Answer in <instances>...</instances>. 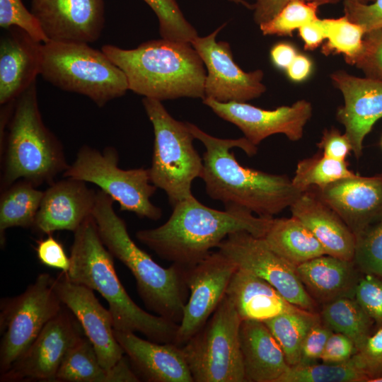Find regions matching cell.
Segmentation results:
<instances>
[{
	"label": "cell",
	"instance_id": "obj_1",
	"mask_svg": "<svg viewBox=\"0 0 382 382\" xmlns=\"http://www.w3.org/2000/svg\"><path fill=\"white\" fill-rule=\"evenodd\" d=\"M195 139L205 148L200 178L207 194L222 202L225 209H247L257 216L273 218L295 201L301 193L286 175H276L244 167L236 160L233 148L252 156L257 146L245 137L221 139L209 134L197 125L187 122Z\"/></svg>",
	"mask_w": 382,
	"mask_h": 382
},
{
	"label": "cell",
	"instance_id": "obj_2",
	"mask_svg": "<svg viewBox=\"0 0 382 382\" xmlns=\"http://www.w3.org/2000/svg\"><path fill=\"white\" fill-rule=\"evenodd\" d=\"M272 219L241 208L212 209L192 196L173 205L163 224L139 230L136 238L160 257L188 268L208 256L231 233L246 231L263 238Z\"/></svg>",
	"mask_w": 382,
	"mask_h": 382
},
{
	"label": "cell",
	"instance_id": "obj_3",
	"mask_svg": "<svg viewBox=\"0 0 382 382\" xmlns=\"http://www.w3.org/2000/svg\"><path fill=\"white\" fill-rule=\"evenodd\" d=\"M70 267L72 282L98 291L108 303L115 330L139 332L151 341L174 342L178 324L149 313L130 298L115 269L114 257L103 244L91 215L74 233Z\"/></svg>",
	"mask_w": 382,
	"mask_h": 382
},
{
	"label": "cell",
	"instance_id": "obj_4",
	"mask_svg": "<svg viewBox=\"0 0 382 382\" xmlns=\"http://www.w3.org/2000/svg\"><path fill=\"white\" fill-rule=\"evenodd\" d=\"M101 50L125 74L129 90L160 101L205 98L206 70L190 42L161 38L125 50L105 45Z\"/></svg>",
	"mask_w": 382,
	"mask_h": 382
},
{
	"label": "cell",
	"instance_id": "obj_5",
	"mask_svg": "<svg viewBox=\"0 0 382 382\" xmlns=\"http://www.w3.org/2000/svg\"><path fill=\"white\" fill-rule=\"evenodd\" d=\"M113 202L103 191L96 192L92 215L103 244L133 274L146 307L179 324L187 302V268L173 263L164 268L137 246L128 233L126 223L115 212Z\"/></svg>",
	"mask_w": 382,
	"mask_h": 382
},
{
	"label": "cell",
	"instance_id": "obj_6",
	"mask_svg": "<svg viewBox=\"0 0 382 382\" xmlns=\"http://www.w3.org/2000/svg\"><path fill=\"white\" fill-rule=\"evenodd\" d=\"M3 135L1 190L25 180L38 187L50 185L69 167L63 146L45 125L36 82L15 100Z\"/></svg>",
	"mask_w": 382,
	"mask_h": 382
},
{
	"label": "cell",
	"instance_id": "obj_7",
	"mask_svg": "<svg viewBox=\"0 0 382 382\" xmlns=\"http://www.w3.org/2000/svg\"><path fill=\"white\" fill-rule=\"evenodd\" d=\"M40 75L63 91L88 97L100 108L129 90L124 72L102 50L87 43H43Z\"/></svg>",
	"mask_w": 382,
	"mask_h": 382
},
{
	"label": "cell",
	"instance_id": "obj_8",
	"mask_svg": "<svg viewBox=\"0 0 382 382\" xmlns=\"http://www.w3.org/2000/svg\"><path fill=\"white\" fill-rule=\"evenodd\" d=\"M145 112L154 132L151 183L165 192L170 204L175 205L192 196V185L200 178L203 159L193 145L195 137L187 122L173 118L161 101L144 98Z\"/></svg>",
	"mask_w": 382,
	"mask_h": 382
},
{
	"label": "cell",
	"instance_id": "obj_9",
	"mask_svg": "<svg viewBox=\"0 0 382 382\" xmlns=\"http://www.w3.org/2000/svg\"><path fill=\"white\" fill-rule=\"evenodd\" d=\"M241 319L226 295L204 325L182 346L194 382H244Z\"/></svg>",
	"mask_w": 382,
	"mask_h": 382
},
{
	"label": "cell",
	"instance_id": "obj_10",
	"mask_svg": "<svg viewBox=\"0 0 382 382\" xmlns=\"http://www.w3.org/2000/svg\"><path fill=\"white\" fill-rule=\"evenodd\" d=\"M118 163L115 148L107 146L100 151L83 145L62 176L97 185L119 204L121 211L133 212L140 218L158 220L162 210L150 199L157 187L151 183L149 169L124 170Z\"/></svg>",
	"mask_w": 382,
	"mask_h": 382
},
{
	"label": "cell",
	"instance_id": "obj_11",
	"mask_svg": "<svg viewBox=\"0 0 382 382\" xmlns=\"http://www.w3.org/2000/svg\"><path fill=\"white\" fill-rule=\"evenodd\" d=\"M63 303L54 288V277L41 273L19 295L0 301V374L28 349Z\"/></svg>",
	"mask_w": 382,
	"mask_h": 382
},
{
	"label": "cell",
	"instance_id": "obj_12",
	"mask_svg": "<svg viewBox=\"0 0 382 382\" xmlns=\"http://www.w3.org/2000/svg\"><path fill=\"white\" fill-rule=\"evenodd\" d=\"M217 248L237 268L264 279L291 303L317 311L318 303L300 281L296 267L272 250L263 238L238 231L229 234Z\"/></svg>",
	"mask_w": 382,
	"mask_h": 382
},
{
	"label": "cell",
	"instance_id": "obj_13",
	"mask_svg": "<svg viewBox=\"0 0 382 382\" xmlns=\"http://www.w3.org/2000/svg\"><path fill=\"white\" fill-rule=\"evenodd\" d=\"M83 333L76 317L63 305L28 349L0 374V381H55L64 357Z\"/></svg>",
	"mask_w": 382,
	"mask_h": 382
},
{
	"label": "cell",
	"instance_id": "obj_14",
	"mask_svg": "<svg viewBox=\"0 0 382 382\" xmlns=\"http://www.w3.org/2000/svg\"><path fill=\"white\" fill-rule=\"evenodd\" d=\"M225 26L204 37L197 36L191 42L207 69L205 98L219 102H247L260 97L266 91L260 69L245 72L235 62L229 43L216 41Z\"/></svg>",
	"mask_w": 382,
	"mask_h": 382
},
{
	"label": "cell",
	"instance_id": "obj_15",
	"mask_svg": "<svg viewBox=\"0 0 382 382\" xmlns=\"http://www.w3.org/2000/svg\"><path fill=\"white\" fill-rule=\"evenodd\" d=\"M236 265L219 250L187 268L190 291L174 343L183 346L207 322L226 295Z\"/></svg>",
	"mask_w": 382,
	"mask_h": 382
},
{
	"label": "cell",
	"instance_id": "obj_16",
	"mask_svg": "<svg viewBox=\"0 0 382 382\" xmlns=\"http://www.w3.org/2000/svg\"><path fill=\"white\" fill-rule=\"evenodd\" d=\"M202 100L219 117L237 126L255 146L276 134H283L293 141L300 140L313 111L311 103L304 99L274 110L262 109L246 102Z\"/></svg>",
	"mask_w": 382,
	"mask_h": 382
},
{
	"label": "cell",
	"instance_id": "obj_17",
	"mask_svg": "<svg viewBox=\"0 0 382 382\" xmlns=\"http://www.w3.org/2000/svg\"><path fill=\"white\" fill-rule=\"evenodd\" d=\"M54 288L63 305L74 314L92 343L100 364L111 369L125 353L115 338L109 310L101 305L93 290L71 282L65 272L54 277Z\"/></svg>",
	"mask_w": 382,
	"mask_h": 382
},
{
	"label": "cell",
	"instance_id": "obj_18",
	"mask_svg": "<svg viewBox=\"0 0 382 382\" xmlns=\"http://www.w3.org/2000/svg\"><path fill=\"white\" fill-rule=\"evenodd\" d=\"M31 12L48 41L93 42L105 25L103 0H32Z\"/></svg>",
	"mask_w": 382,
	"mask_h": 382
},
{
	"label": "cell",
	"instance_id": "obj_19",
	"mask_svg": "<svg viewBox=\"0 0 382 382\" xmlns=\"http://www.w3.org/2000/svg\"><path fill=\"white\" fill-rule=\"evenodd\" d=\"M330 79L344 98L337 119L345 128L352 152L359 158L365 137L382 117V81L355 76L342 70L331 74Z\"/></svg>",
	"mask_w": 382,
	"mask_h": 382
},
{
	"label": "cell",
	"instance_id": "obj_20",
	"mask_svg": "<svg viewBox=\"0 0 382 382\" xmlns=\"http://www.w3.org/2000/svg\"><path fill=\"white\" fill-rule=\"evenodd\" d=\"M310 189L340 216L354 236L382 218L381 174L373 177L357 174Z\"/></svg>",
	"mask_w": 382,
	"mask_h": 382
},
{
	"label": "cell",
	"instance_id": "obj_21",
	"mask_svg": "<svg viewBox=\"0 0 382 382\" xmlns=\"http://www.w3.org/2000/svg\"><path fill=\"white\" fill-rule=\"evenodd\" d=\"M96 192L86 182L71 178L52 183L44 191L33 230L46 235L74 233L92 215Z\"/></svg>",
	"mask_w": 382,
	"mask_h": 382
},
{
	"label": "cell",
	"instance_id": "obj_22",
	"mask_svg": "<svg viewBox=\"0 0 382 382\" xmlns=\"http://www.w3.org/2000/svg\"><path fill=\"white\" fill-rule=\"evenodd\" d=\"M0 38V104L14 101L40 74L43 43L17 27Z\"/></svg>",
	"mask_w": 382,
	"mask_h": 382
},
{
	"label": "cell",
	"instance_id": "obj_23",
	"mask_svg": "<svg viewBox=\"0 0 382 382\" xmlns=\"http://www.w3.org/2000/svg\"><path fill=\"white\" fill-rule=\"evenodd\" d=\"M114 332L139 379L148 382H194L182 346L144 340L134 332Z\"/></svg>",
	"mask_w": 382,
	"mask_h": 382
},
{
	"label": "cell",
	"instance_id": "obj_24",
	"mask_svg": "<svg viewBox=\"0 0 382 382\" xmlns=\"http://www.w3.org/2000/svg\"><path fill=\"white\" fill-rule=\"evenodd\" d=\"M291 216L313 234L327 255L346 260L354 257L355 236L340 216L316 193L302 192L289 207Z\"/></svg>",
	"mask_w": 382,
	"mask_h": 382
},
{
	"label": "cell",
	"instance_id": "obj_25",
	"mask_svg": "<svg viewBox=\"0 0 382 382\" xmlns=\"http://www.w3.org/2000/svg\"><path fill=\"white\" fill-rule=\"evenodd\" d=\"M313 299L321 306L340 298H354L361 272L353 260L323 255L296 267Z\"/></svg>",
	"mask_w": 382,
	"mask_h": 382
},
{
	"label": "cell",
	"instance_id": "obj_26",
	"mask_svg": "<svg viewBox=\"0 0 382 382\" xmlns=\"http://www.w3.org/2000/svg\"><path fill=\"white\" fill-rule=\"evenodd\" d=\"M239 334L245 381L279 382L290 366L265 323L242 320Z\"/></svg>",
	"mask_w": 382,
	"mask_h": 382
},
{
	"label": "cell",
	"instance_id": "obj_27",
	"mask_svg": "<svg viewBox=\"0 0 382 382\" xmlns=\"http://www.w3.org/2000/svg\"><path fill=\"white\" fill-rule=\"evenodd\" d=\"M241 320L265 321L299 308L264 279L237 268L226 289Z\"/></svg>",
	"mask_w": 382,
	"mask_h": 382
},
{
	"label": "cell",
	"instance_id": "obj_28",
	"mask_svg": "<svg viewBox=\"0 0 382 382\" xmlns=\"http://www.w3.org/2000/svg\"><path fill=\"white\" fill-rule=\"evenodd\" d=\"M263 238L272 250L295 267L327 255L323 245L308 228L293 216L273 218Z\"/></svg>",
	"mask_w": 382,
	"mask_h": 382
},
{
	"label": "cell",
	"instance_id": "obj_29",
	"mask_svg": "<svg viewBox=\"0 0 382 382\" xmlns=\"http://www.w3.org/2000/svg\"><path fill=\"white\" fill-rule=\"evenodd\" d=\"M123 371L116 364L106 369L90 340L83 336L68 351L57 374L58 382H122Z\"/></svg>",
	"mask_w": 382,
	"mask_h": 382
},
{
	"label": "cell",
	"instance_id": "obj_30",
	"mask_svg": "<svg viewBox=\"0 0 382 382\" xmlns=\"http://www.w3.org/2000/svg\"><path fill=\"white\" fill-rule=\"evenodd\" d=\"M44 191L25 180H19L1 190L0 197V241L5 243L6 229L32 228Z\"/></svg>",
	"mask_w": 382,
	"mask_h": 382
},
{
	"label": "cell",
	"instance_id": "obj_31",
	"mask_svg": "<svg viewBox=\"0 0 382 382\" xmlns=\"http://www.w3.org/2000/svg\"><path fill=\"white\" fill-rule=\"evenodd\" d=\"M319 313L325 325L348 337L357 351L371 335L373 320L355 298H340L325 303Z\"/></svg>",
	"mask_w": 382,
	"mask_h": 382
},
{
	"label": "cell",
	"instance_id": "obj_32",
	"mask_svg": "<svg viewBox=\"0 0 382 382\" xmlns=\"http://www.w3.org/2000/svg\"><path fill=\"white\" fill-rule=\"evenodd\" d=\"M321 320L320 313L299 309L264 321L277 340L290 366L300 361L303 340L311 328Z\"/></svg>",
	"mask_w": 382,
	"mask_h": 382
},
{
	"label": "cell",
	"instance_id": "obj_33",
	"mask_svg": "<svg viewBox=\"0 0 382 382\" xmlns=\"http://www.w3.org/2000/svg\"><path fill=\"white\" fill-rule=\"evenodd\" d=\"M356 175L348 168L346 161L328 158L319 151L299 161L291 181L294 186L302 192L311 187L321 188Z\"/></svg>",
	"mask_w": 382,
	"mask_h": 382
},
{
	"label": "cell",
	"instance_id": "obj_34",
	"mask_svg": "<svg viewBox=\"0 0 382 382\" xmlns=\"http://www.w3.org/2000/svg\"><path fill=\"white\" fill-rule=\"evenodd\" d=\"M326 41L321 52L325 55L342 54L345 62L354 66L363 48L364 29L345 15L337 18H323Z\"/></svg>",
	"mask_w": 382,
	"mask_h": 382
},
{
	"label": "cell",
	"instance_id": "obj_35",
	"mask_svg": "<svg viewBox=\"0 0 382 382\" xmlns=\"http://www.w3.org/2000/svg\"><path fill=\"white\" fill-rule=\"evenodd\" d=\"M367 382L352 359L339 364H307L290 366L279 382Z\"/></svg>",
	"mask_w": 382,
	"mask_h": 382
},
{
	"label": "cell",
	"instance_id": "obj_36",
	"mask_svg": "<svg viewBox=\"0 0 382 382\" xmlns=\"http://www.w3.org/2000/svg\"><path fill=\"white\" fill-rule=\"evenodd\" d=\"M320 6L314 1L293 0L270 21L260 24V29L264 35L291 37L295 30L318 18Z\"/></svg>",
	"mask_w": 382,
	"mask_h": 382
},
{
	"label": "cell",
	"instance_id": "obj_37",
	"mask_svg": "<svg viewBox=\"0 0 382 382\" xmlns=\"http://www.w3.org/2000/svg\"><path fill=\"white\" fill-rule=\"evenodd\" d=\"M154 11L159 22L162 38L191 43L198 36L186 20L175 0H143Z\"/></svg>",
	"mask_w": 382,
	"mask_h": 382
},
{
	"label": "cell",
	"instance_id": "obj_38",
	"mask_svg": "<svg viewBox=\"0 0 382 382\" xmlns=\"http://www.w3.org/2000/svg\"><path fill=\"white\" fill-rule=\"evenodd\" d=\"M352 260L361 273L382 278V218L355 236Z\"/></svg>",
	"mask_w": 382,
	"mask_h": 382
},
{
	"label": "cell",
	"instance_id": "obj_39",
	"mask_svg": "<svg viewBox=\"0 0 382 382\" xmlns=\"http://www.w3.org/2000/svg\"><path fill=\"white\" fill-rule=\"evenodd\" d=\"M0 26L3 29L17 27L38 42H48L40 22L21 0H0Z\"/></svg>",
	"mask_w": 382,
	"mask_h": 382
},
{
	"label": "cell",
	"instance_id": "obj_40",
	"mask_svg": "<svg viewBox=\"0 0 382 382\" xmlns=\"http://www.w3.org/2000/svg\"><path fill=\"white\" fill-rule=\"evenodd\" d=\"M354 66L366 77L382 81V28L365 33L362 50Z\"/></svg>",
	"mask_w": 382,
	"mask_h": 382
},
{
	"label": "cell",
	"instance_id": "obj_41",
	"mask_svg": "<svg viewBox=\"0 0 382 382\" xmlns=\"http://www.w3.org/2000/svg\"><path fill=\"white\" fill-rule=\"evenodd\" d=\"M354 298L372 320L382 325V278L364 274L358 282Z\"/></svg>",
	"mask_w": 382,
	"mask_h": 382
},
{
	"label": "cell",
	"instance_id": "obj_42",
	"mask_svg": "<svg viewBox=\"0 0 382 382\" xmlns=\"http://www.w3.org/2000/svg\"><path fill=\"white\" fill-rule=\"evenodd\" d=\"M351 359L367 382L382 377V328L370 335Z\"/></svg>",
	"mask_w": 382,
	"mask_h": 382
},
{
	"label": "cell",
	"instance_id": "obj_43",
	"mask_svg": "<svg viewBox=\"0 0 382 382\" xmlns=\"http://www.w3.org/2000/svg\"><path fill=\"white\" fill-rule=\"evenodd\" d=\"M345 16L361 26L366 33L382 28V0L361 4L349 0L343 2Z\"/></svg>",
	"mask_w": 382,
	"mask_h": 382
},
{
	"label": "cell",
	"instance_id": "obj_44",
	"mask_svg": "<svg viewBox=\"0 0 382 382\" xmlns=\"http://www.w3.org/2000/svg\"><path fill=\"white\" fill-rule=\"evenodd\" d=\"M38 260L45 266L67 272L70 267V257L62 244L52 234L37 241L35 248Z\"/></svg>",
	"mask_w": 382,
	"mask_h": 382
},
{
	"label": "cell",
	"instance_id": "obj_45",
	"mask_svg": "<svg viewBox=\"0 0 382 382\" xmlns=\"http://www.w3.org/2000/svg\"><path fill=\"white\" fill-rule=\"evenodd\" d=\"M332 332V331L322 320L313 325L302 343L300 361L298 364L316 363V360L320 359L328 339Z\"/></svg>",
	"mask_w": 382,
	"mask_h": 382
},
{
	"label": "cell",
	"instance_id": "obj_46",
	"mask_svg": "<svg viewBox=\"0 0 382 382\" xmlns=\"http://www.w3.org/2000/svg\"><path fill=\"white\" fill-rule=\"evenodd\" d=\"M317 146L323 156L337 161H346L347 156L352 151L347 135L335 127L323 131Z\"/></svg>",
	"mask_w": 382,
	"mask_h": 382
},
{
	"label": "cell",
	"instance_id": "obj_47",
	"mask_svg": "<svg viewBox=\"0 0 382 382\" xmlns=\"http://www.w3.org/2000/svg\"><path fill=\"white\" fill-rule=\"evenodd\" d=\"M357 352L354 343L346 335L332 332L320 359L324 363L339 364L349 360Z\"/></svg>",
	"mask_w": 382,
	"mask_h": 382
},
{
	"label": "cell",
	"instance_id": "obj_48",
	"mask_svg": "<svg viewBox=\"0 0 382 382\" xmlns=\"http://www.w3.org/2000/svg\"><path fill=\"white\" fill-rule=\"evenodd\" d=\"M293 0H256L253 4V19L260 25L270 21L289 2ZM314 1L321 5L335 4L340 0H305Z\"/></svg>",
	"mask_w": 382,
	"mask_h": 382
},
{
	"label": "cell",
	"instance_id": "obj_49",
	"mask_svg": "<svg viewBox=\"0 0 382 382\" xmlns=\"http://www.w3.org/2000/svg\"><path fill=\"white\" fill-rule=\"evenodd\" d=\"M306 50H314L326 39V30L323 19L306 24L298 29Z\"/></svg>",
	"mask_w": 382,
	"mask_h": 382
},
{
	"label": "cell",
	"instance_id": "obj_50",
	"mask_svg": "<svg viewBox=\"0 0 382 382\" xmlns=\"http://www.w3.org/2000/svg\"><path fill=\"white\" fill-rule=\"evenodd\" d=\"M298 54L297 49L289 42H279L270 49L272 64L279 70L285 71Z\"/></svg>",
	"mask_w": 382,
	"mask_h": 382
},
{
	"label": "cell",
	"instance_id": "obj_51",
	"mask_svg": "<svg viewBox=\"0 0 382 382\" xmlns=\"http://www.w3.org/2000/svg\"><path fill=\"white\" fill-rule=\"evenodd\" d=\"M313 66V62L307 55L298 53L285 71L290 81L301 83L311 76Z\"/></svg>",
	"mask_w": 382,
	"mask_h": 382
},
{
	"label": "cell",
	"instance_id": "obj_52",
	"mask_svg": "<svg viewBox=\"0 0 382 382\" xmlns=\"http://www.w3.org/2000/svg\"><path fill=\"white\" fill-rule=\"evenodd\" d=\"M228 1L235 3L236 4L242 5L244 7L247 8L248 9H250V10L253 9V4H250L245 0H228Z\"/></svg>",
	"mask_w": 382,
	"mask_h": 382
},
{
	"label": "cell",
	"instance_id": "obj_53",
	"mask_svg": "<svg viewBox=\"0 0 382 382\" xmlns=\"http://www.w3.org/2000/svg\"><path fill=\"white\" fill-rule=\"evenodd\" d=\"M349 1H355V2H358L361 4H369L374 1V0H349Z\"/></svg>",
	"mask_w": 382,
	"mask_h": 382
},
{
	"label": "cell",
	"instance_id": "obj_54",
	"mask_svg": "<svg viewBox=\"0 0 382 382\" xmlns=\"http://www.w3.org/2000/svg\"><path fill=\"white\" fill-rule=\"evenodd\" d=\"M370 382H382V377L373 379Z\"/></svg>",
	"mask_w": 382,
	"mask_h": 382
},
{
	"label": "cell",
	"instance_id": "obj_55",
	"mask_svg": "<svg viewBox=\"0 0 382 382\" xmlns=\"http://www.w3.org/2000/svg\"><path fill=\"white\" fill-rule=\"evenodd\" d=\"M381 148H382V138H381Z\"/></svg>",
	"mask_w": 382,
	"mask_h": 382
},
{
	"label": "cell",
	"instance_id": "obj_56",
	"mask_svg": "<svg viewBox=\"0 0 382 382\" xmlns=\"http://www.w3.org/2000/svg\"><path fill=\"white\" fill-rule=\"evenodd\" d=\"M381 174L382 175V172H381Z\"/></svg>",
	"mask_w": 382,
	"mask_h": 382
}]
</instances>
